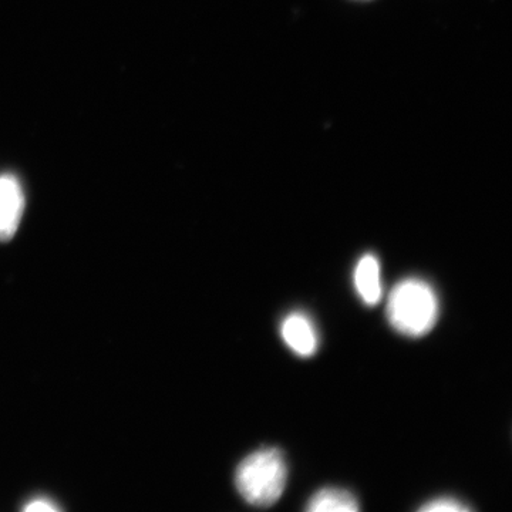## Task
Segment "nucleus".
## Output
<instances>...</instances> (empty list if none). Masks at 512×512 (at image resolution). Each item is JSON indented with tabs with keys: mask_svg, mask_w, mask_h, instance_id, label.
Listing matches in <instances>:
<instances>
[{
	"mask_svg": "<svg viewBox=\"0 0 512 512\" xmlns=\"http://www.w3.org/2000/svg\"><path fill=\"white\" fill-rule=\"evenodd\" d=\"M439 298L433 286L419 278H407L394 286L387 302V319L402 335L420 338L439 319Z\"/></svg>",
	"mask_w": 512,
	"mask_h": 512,
	"instance_id": "nucleus-1",
	"label": "nucleus"
},
{
	"mask_svg": "<svg viewBox=\"0 0 512 512\" xmlns=\"http://www.w3.org/2000/svg\"><path fill=\"white\" fill-rule=\"evenodd\" d=\"M288 466L279 448H261L249 454L237 468L238 493L255 507H271L284 494Z\"/></svg>",
	"mask_w": 512,
	"mask_h": 512,
	"instance_id": "nucleus-2",
	"label": "nucleus"
},
{
	"mask_svg": "<svg viewBox=\"0 0 512 512\" xmlns=\"http://www.w3.org/2000/svg\"><path fill=\"white\" fill-rule=\"evenodd\" d=\"M25 211V194L13 174L0 175V241H9L18 232Z\"/></svg>",
	"mask_w": 512,
	"mask_h": 512,
	"instance_id": "nucleus-3",
	"label": "nucleus"
},
{
	"mask_svg": "<svg viewBox=\"0 0 512 512\" xmlns=\"http://www.w3.org/2000/svg\"><path fill=\"white\" fill-rule=\"evenodd\" d=\"M282 338L286 345L302 357L315 355L319 346V336L311 318L302 312L286 316L281 326Z\"/></svg>",
	"mask_w": 512,
	"mask_h": 512,
	"instance_id": "nucleus-4",
	"label": "nucleus"
},
{
	"mask_svg": "<svg viewBox=\"0 0 512 512\" xmlns=\"http://www.w3.org/2000/svg\"><path fill=\"white\" fill-rule=\"evenodd\" d=\"M355 286L362 301L373 306L382 299L380 264L375 255L367 254L360 258L355 269Z\"/></svg>",
	"mask_w": 512,
	"mask_h": 512,
	"instance_id": "nucleus-5",
	"label": "nucleus"
},
{
	"mask_svg": "<svg viewBox=\"0 0 512 512\" xmlns=\"http://www.w3.org/2000/svg\"><path fill=\"white\" fill-rule=\"evenodd\" d=\"M359 510V501L355 495L343 488H323L313 495L306 505V511L309 512H357Z\"/></svg>",
	"mask_w": 512,
	"mask_h": 512,
	"instance_id": "nucleus-6",
	"label": "nucleus"
},
{
	"mask_svg": "<svg viewBox=\"0 0 512 512\" xmlns=\"http://www.w3.org/2000/svg\"><path fill=\"white\" fill-rule=\"evenodd\" d=\"M471 510L473 508L461 503L456 498L450 497L436 498V500H431L429 503L424 504L423 507H420V511L423 512H468Z\"/></svg>",
	"mask_w": 512,
	"mask_h": 512,
	"instance_id": "nucleus-7",
	"label": "nucleus"
},
{
	"mask_svg": "<svg viewBox=\"0 0 512 512\" xmlns=\"http://www.w3.org/2000/svg\"><path fill=\"white\" fill-rule=\"evenodd\" d=\"M28 512H56L62 510L59 505L53 503L49 498H35L23 507Z\"/></svg>",
	"mask_w": 512,
	"mask_h": 512,
	"instance_id": "nucleus-8",
	"label": "nucleus"
}]
</instances>
